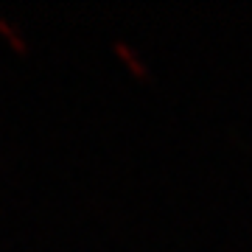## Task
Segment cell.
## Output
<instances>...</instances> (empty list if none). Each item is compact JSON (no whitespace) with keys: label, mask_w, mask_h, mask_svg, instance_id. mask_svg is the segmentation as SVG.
<instances>
[{"label":"cell","mask_w":252,"mask_h":252,"mask_svg":"<svg viewBox=\"0 0 252 252\" xmlns=\"http://www.w3.org/2000/svg\"><path fill=\"white\" fill-rule=\"evenodd\" d=\"M115 54L121 56V59H124V62H126V67H129V70L135 73L137 79H149V70H146V67H143V62H140V59H137V56L132 54V48L126 45L124 39H118V42H115Z\"/></svg>","instance_id":"obj_1"},{"label":"cell","mask_w":252,"mask_h":252,"mask_svg":"<svg viewBox=\"0 0 252 252\" xmlns=\"http://www.w3.org/2000/svg\"><path fill=\"white\" fill-rule=\"evenodd\" d=\"M0 31L6 34V39H9V42H11V48H14V51H20V54L26 51V42H23V36L17 34V28L11 26L9 20H3V17H0Z\"/></svg>","instance_id":"obj_2"}]
</instances>
